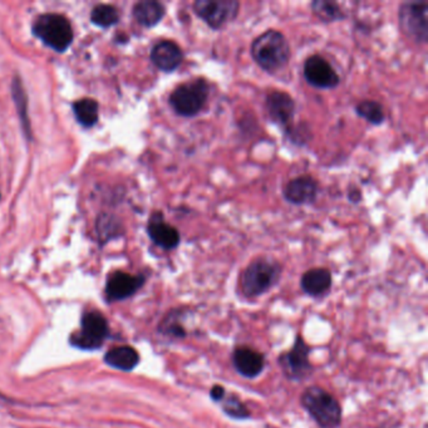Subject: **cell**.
Wrapping results in <instances>:
<instances>
[{
    "instance_id": "cell-11",
    "label": "cell",
    "mask_w": 428,
    "mask_h": 428,
    "mask_svg": "<svg viewBox=\"0 0 428 428\" xmlns=\"http://www.w3.org/2000/svg\"><path fill=\"white\" fill-rule=\"evenodd\" d=\"M303 74L312 87L318 89H335L341 78L329 60L321 54H312L304 62Z\"/></svg>"
},
{
    "instance_id": "cell-25",
    "label": "cell",
    "mask_w": 428,
    "mask_h": 428,
    "mask_svg": "<svg viewBox=\"0 0 428 428\" xmlns=\"http://www.w3.org/2000/svg\"><path fill=\"white\" fill-rule=\"evenodd\" d=\"M118 19H120V15H118L117 9L107 4L96 6L91 13V20L98 27H111V26H114Z\"/></svg>"
},
{
    "instance_id": "cell-10",
    "label": "cell",
    "mask_w": 428,
    "mask_h": 428,
    "mask_svg": "<svg viewBox=\"0 0 428 428\" xmlns=\"http://www.w3.org/2000/svg\"><path fill=\"white\" fill-rule=\"evenodd\" d=\"M109 335L106 318L98 312H89L82 319V327L71 341L82 349H97L105 343Z\"/></svg>"
},
{
    "instance_id": "cell-13",
    "label": "cell",
    "mask_w": 428,
    "mask_h": 428,
    "mask_svg": "<svg viewBox=\"0 0 428 428\" xmlns=\"http://www.w3.org/2000/svg\"><path fill=\"white\" fill-rule=\"evenodd\" d=\"M231 362L235 371L249 380L259 377L267 366L264 355L249 347H236L231 355Z\"/></svg>"
},
{
    "instance_id": "cell-5",
    "label": "cell",
    "mask_w": 428,
    "mask_h": 428,
    "mask_svg": "<svg viewBox=\"0 0 428 428\" xmlns=\"http://www.w3.org/2000/svg\"><path fill=\"white\" fill-rule=\"evenodd\" d=\"M33 32L48 47L64 52L73 40L69 20L60 14H43L34 21Z\"/></svg>"
},
{
    "instance_id": "cell-3",
    "label": "cell",
    "mask_w": 428,
    "mask_h": 428,
    "mask_svg": "<svg viewBox=\"0 0 428 428\" xmlns=\"http://www.w3.org/2000/svg\"><path fill=\"white\" fill-rule=\"evenodd\" d=\"M281 271V265L276 260L269 258L255 259L241 273V293L247 298H259L279 283Z\"/></svg>"
},
{
    "instance_id": "cell-21",
    "label": "cell",
    "mask_w": 428,
    "mask_h": 428,
    "mask_svg": "<svg viewBox=\"0 0 428 428\" xmlns=\"http://www.w3.org/2000/svg\"><path fill=\"white\" fill-rule=\"evenodd\" d=\"M310 8L315 17L323 23L341 21L347 17L341 4L333 0H314L310 3Z\"/></svg>"
},
{
    "instance_id": "cell-17",
    "label": "cell",
    "mask_w": 428,
    "mask_h": 428,
    "mask_svg": "<svg viewBox=\"0 0 428 428\" xmlns=\"http://www.w3.org/2000/svg\"><path fill=\"white\" fill-rule=\"evenodd\" d=\"M333 284V276L327 268H313L307 270L301 279V288L309 296L327 294Z\"/></svg>"
},
{
    "instance_id": "cell-22",
    "label": "cell",
    "mask_w": 428,
    "mask_h": 428,
    "mask_svg": "<svg viewBox=\"0 0 428 428\" xmlns=\"http://www.w3.org/2000/svg\"><path fill=\"white\" fill-rule=\"evenodd\" d=\"M73 112L82 126L92 127L98 120V103L91 98L77 100L74 102Z\"/></svg>"
},
{
    "instance_id": "cell-8",
    "label": "cell",
    "mask_w": 428,
    "mask_h": 428,
    "mask_svg": "<svg viewBox=\"0 0 428 428\" xmlns=\"http://www.w3.org/2000/svg\"><path fill=\"white\" fill-rule=\"evenodd\" d=\"M193 9L208 27L219 30L236 19L240 12V3L238 0H196Z\"/></svg>"
},
{
    "instance_id": "cell-6",
    "label": "cell",
    "mask_w": 428,
    "mask_h": 428,
    "mask_svg": "<svg viewBox=\"0 0 428 428\" xmlns=\"http://www.w3.org/2000/svg\"><path fill=\"white\" fill-rule=\"evenodd\" d=\"M402 33L418 44L428 42V3L404 1L398 9Z\"/></svg>"
},
{
    "instance_id": "cell-14",
    "label": "cell",
    "mask_w": 428,
    "mask_h": 428,
    "mask_svg": "<svg viewBox=\"0 0 428 428\" xmlns=\"http://www.w3.org/2000/svg\"><path fill=\"white\" fill-rule=\"evenodd\" d=\"M148 234L151 238V240L163 250H174L180 245V231L166 222L163 215L160 211L154 213L150 217Z\"/></svg>"
},
{
    "instance_id": "cell-4",
    "label": "cell",
    "mask_w": 428,
    "mask_h": 428,
    "mask_svg": "<svg viewBox=\"0 0 428 428\" xmlns=\"http://www.w3.org/2000/svg\"><path fill=\"white\" fill-rule=\"evenodd\" d=\"M210 86L202 77L179 84L170 94V106L181 117H195L200 114L208 103Z\"/></svg>"
},
{
    "instance_id": "cell-23",
    "label": "cell",
    "mask_w": 428,
    "mask_h": 428,
    "mask_svg": "<svg viewBox=\"0 0 428 428\" xmlns=\"http://www.w3.org/2000/svg\"><path fill=\"white\" fill-rule=\"evenodd\" d=\"M355 114L371 125H382L386 121L384 109L381 103L375 100H363L355 106Z\"/></svg>"
},
{
    "instance_id": "cell-26",
    "label": "cell",
    "mask_w": 428,
    "mask_h": 428,
    "mask_svg": "<svg viewBox=\"0 0 428 428\" xmlns=\"http://www.w3.org/2000/svg\"><path fill=\"white\" fill-rule=\"evenodd\" d=\"M12 93L13 98L15 100V106L18 108V114H19L20 122L23 123L24 132L29 134V121H28L27 114V94L24 91V87L21 84L18 78H15L12 86Z\"/></svg>"
},
{
    "instance_id": "cell-20",
    "label": "cell",
    "mask_w": 428,
    "mask_h": 428,
    "mask_svg": "<svg viewBox=\"0 0 428 428\" xmlns=\"http://www.w3.org/2000/svg\"><path fill=\"white\" fill-rule=\"evenodd\" d=\"M105 361L114 368L128 372L137 367V364L140 363V355L132 347L123 346L108 350Z\"/></svg>"
},
{
    "instance_id": "cell-16",
    "label": "cell",
    "mask_w": 428,
    "mask_h": 428,
    "mask_svg": "<svg viewBox=\"0 0 428 428\" xmlns=\"http://www.w3.org/2000/svg\"><path fill=\"white\" fill-rule=\"evenodd\" d=\"M151 60L162 72L171 73L182 64L184 52L174 40H160L151 51Z\"/></svg>"
},
{
    "instance_id": "cell-15",
    "label": "cell",
    "mask_w": 428,
    "mask_h": 428,
    "mask_svg": "<svg viewBox=\"0 0 428 428\" xmlns=\"http://www.w3.org/2000/svg\"><path fill=\"white\" fill-rule=\"evenodd\" d=\"M145 284L142 275H132L125 271H116L108 278L106 295L108 301L127 299Z\"/></svg>"
},
{
    "instance_id": "cell-9",
    "label": "cell",
    "mask_w": 428,
    "mask_h": 428,
    "mask_svg": "<svg viewBox=\"0 0 428 428\" xmlns=\"http://www.w3.org/2000/svg\"><path fill=\"white\" fill-rule=\"evenodd\" d=\"M265 112L269 120L273 121L275 125L284 130L285 134H289L294 127V116L296 111L295 100L288 92L281 89L270 91L264 102Z\"/></svg>"
},
{
    "instance_id": "cell-2",
    "label": "cell",
    "mask_w": 428,
    "mask_h": 428,
    "mask_svg": "<svg viewBox=\"0 0 428 428\" xmlns=\"http://www.w3.org/2000/svg\"><path fill=\"white\" fill-rule=\"evenodd\" d=\"M301 407L319 427H341L343 417L341 403L328 391L319 386H310L301 393Z\"/></svg>"
},
{
    "instance_id": "cell-18",
    "label": "cell",
    "mask_w": 428,
    "mask_h": 428,
    "mask_svg": "<svg viewBox=\"0 0 428 428\" xmlns=\"http://www.w3.org/2000/svg\"><path fill=\"white\" fill-rule=\"evenodd\" d=\"M166 14L165 6L156 0H142L134 8L136 20L143 27H154L159 24Z\"/></svg>"
},
{
    "instance_id": "cell-28",
    "label": "cell",
    "mask_w": 428,
    "mask_h": 428,
    "mask_svg": "<svg viewBox=\"0 0 428 428\" xmlns=\"http://www.w3.org/2000/svg\"><path fill=\"white\" fill-rule=\"evenodd\" d=\"M348 199L353 204H358L362 200L361 190L358 188H350L348 191Z\"/></svg>"
},
{
    "instance_id": "cell-24",
    "label": "cell",
    "mask_w": 428,
    "mask_h": 428,
    "mask_svg": "<svg viewBox=\"0 0 428 428\" xmlns=\"http://www.w3.org/2000/svg\"><path fill=\"white\" fill-rule=\"evenodd\" d=\"M222 412L228 416L229 418L233 420H248L251 416V412L249 411L248 406L241 401L239 395H226L222 400Z\"/></svg>"
},
{
    "instance_id": "cell-27",
    "label": "cell",
    "mask_w": 428,
    "mask_h": 428,
    "mask_svg": "<svg viewBox=\"0 0 428 428\" xmlns=\"http://www.w3.org/2000/svg\"><path fill=\"white\" fill-rule=\"evenodd\" d=\"M225 395H226V389H224L221 384H214L213 389H210V398L214 402L222 401Z\"/></svg>"
},
{
    "instance_id": "cell-12",
    "label": "cell",
    "mask_w": 428,
    "mask_h": 428,
    "mask_svg": "<svg viewBox=\"0 0 428 428\" xmlns=\"http://www.w3.org/2000/svg\"><path fill=\"white\" fill-rule=\"evenodd\" d=\"M319 193V182L310 175H301L285 184L283 188V196L293 205H308L313 204Z\"/></svg>"
},
{
    "instance_id": "cell-19",
    "label": "cell",
    "mask_w": 428,
    "mask_h": 428,
    "mask_svg": "<svg viewBox=\"0 0 428 428\" xmlns=\"http://www.w3.org/2000/svg\"><path fill=\"white\" fill-rule=\"evenodd\" d=\"M186 313H188L186 308H175L170 310L159 326V332L161 335L174 339H185L188 337V330L184 327V318Z\"/></svg>"
},
{
    "instance_id": "cell-1",
    "label": "cell",
    "mask_w": 428,
    "mask_h": 428,
    "mask_svg": "<svg viewBox=\"0 0 428 428\" xmlns=\"http://www.w3.org/2000/svg\"><path fill=\"white\" fill-rule=\"evenodd\" d=\"M255 63L267 73H276L287 67L292 58V49L285 34L278 29H267L258 35L250 47Z\"/></svg>"
},
{
    "instance_id": "cell-7",
    "label": "cell",
    "mask_w": 428,
    "mask_h": 428,
    "mask_svg": "<svg viewBox=\"0 0 428 428\" xmlns=\"http://www.w3.org/2000/svg\"><path fill=\"white\" fill-rule=\"evenodd\" d=\"M310 347L303 339L301 335H296L293 347L288 352H284L278 358L283 375L289 381H305L314 372V366L310 358Z\"/></svg>"
}]
</instances>
